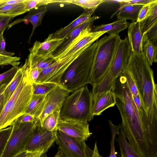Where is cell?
I'll list each match as a JSON object with an SVG mask.
<instances>
[{
    "label": "cell",
    "mask_w": 157,
    "mask_h": 157,
    "mask_svg": "<svg viewBox=\"0 0 157 157\" xmlns=\"http://www.w3.org/2000/svg\"><path fill=\"white\" fill-rule=\"evenodd\" d=\"M111 90L121 117V128L128 143L141 157H157V136L143 121L122 73L116 79Z\"/></svg>",
    "instance_id": "obj_1"
},
{
    "label": "cell",
    "mask_w": 157,
    "mask_h": 157,
    "mask_svg": "<svg viewBox=\"0 0 157 157\" xmlns=\"http://www.w3.org/2000/svg\"><path fill=\"white\" fill-rule=\"evenodd\" d=\"M124 70L135 82L149 122L157 129V85L144 53L132 52Z\"/></svg>",
    "instance_id": "obj_2"
},
{
    "label": "cell",
    "mask_w": 157,
    "mask_h": 157,
    "mask_svg": "<svg viewBox=\"0 0 157 157\" xmlns=\"http://www.w3.org/2000/svg\"><path fill=\"white\" fill-rule=\"evenodd\" d=\"M22 76L15 90L4 105L0 115V130L12 124L24 114L33 95L32 82L27 59Z\"/></svg>",
    "instance_id": "obj_3"
},
{
    "label": "cell",
    "mask_w": 157,
    "mask_h": 157,
    "mask_svg": "<svg viewBox=\"0 0 157 157\" xmlns=\"http://www.w3.org/2000/svg\"><path fill=\"white\" fill-rule=\"evenodd\" d=\"M96 41L86 49L70 65L61 78L59 86L73 92L90 84Z\"/></svg>",
    "instance_id": "obj_4"
},
{
    "label": "cell",
    "mask_w": 157,
    "mask_h": 157,
    "mask_svg": "<svg viewBox=\"0 0 157 157\" xmlns=\"http://www.w3.org/2000/svg\"><path fill=\"white\" fill-rule=\"evenodd\" d=\"M91 92L85 86L72 92L65 99L60 112V118L88 122L93 119Z\"/></svg>",
    "instance_id": "obj_5"
},
{
    "label": "cell",
    "mask_w": 157,
    "mask_h": 157,
    "mask_svg": "<svg viewBox=\"0 0 157 157\" xmlns=\"http://www.w3.org/2000/svg\"><path fill=\"white\" fill-rule=\"evenodd\" d=\"M121 40L118 35H105L96 41L90 84L99 83L107 73Z\"/></svg>",
    "instance_id": "obj_6"
},
{
    "label": "cell",
    "mask_w": 157,
    "mask_h": 157,
    "mask_svg": "<svg viewBox=\"0 0 157 157\" xmlns=\"http://www.w3.org/2000/svg\"><path fill=\"white\" fill-rule=\"evenodd\" d=\"M132 52L128 38L121 39L107 73L99 83L93 87L92 99L101 93L112 90L116 79L124 71Z\"/></svg>",
    "instance_id": "obj_7"
},
{
    "label": "cell",
    "mask_w": 157,
    "mask_h": 157,
    "mask_svg": "<svg viewBox=\"0 0 157 157\" xmlns=\"http://www.w3.org/2000/svg\"><path fill=\"white\" fill-rule=\"evenodd\" d=\"M38 118L28 122L14 121L13 128L1 157H14L23 151L26 144L37 124Z\"/></svg>",
    "instance_id": "obj_8"
},
{
    "label": "cell",
    "mask_w": 157,
    "mask_h": 157,
    "mask_svg": "<svg viewBox=\"0 0 157 157\" xmlns=\"http://www.w3.org/2000/svg\"><path fill=\"white\" fill-rule=\"evenodd\" d=\"M91 44L84 47L71 55L57 59L54 63L42 70L36 83H50L59 85L62 77L70 65Z\"/></svg>",
    "instance_id": "obj_9"
},
{
    "label": "cell",
    "mask_w": 157,
    "mask_h": 157,
    "mask_svg": "<svg viewBox=\"0 0 157 157\" xmlns=\"http://www.w3.org/2000/svg\"><path fill=\"white\" fill-rule=\"evenodd\" d=\"M56 142L58 151L64 157H91L93 153L85 141L69 136L58 130Z\"/></svg>",
    "instance_id": "obj_10"
},
{
    "label": "cell",
    "mask_w": 157,
    "mask_h": 157,
    "mask_svg": "<svg viewBox=\"0 0 157 157\" xmlns=\"http://www.w3.org/2000/svg\"><path fill=\"white\" fill-rule=\"evenodd\" d=\"M57 129L49 131L42 127L38 120L23 151L33 152L44 149L46 153L56 141Z\"/></svg>",
    "instance_id": "obj_11"
},
{
    "label": "cell",
    "mask_w": 157,
    "mask_h": 157,
    "mask_svg": "<svg viewBox=\"0 0 157 157\" xmlns=\"http://www.w3.org/2000/svg\"><path fill=\"white\" fill-rule=\"evenodd\" d=\"M69 93L68 90L57 85L46 95L44 107L38 118L42 127L44 119L48 115L56 110H61L64 101Z\"/></svg>",
    "instance_id": "obj_12"
},
{
    "label": "cell",
    "mask_w": 157,
    "mask_h": 157,
    "mask_svg": "<svg viewBox=\"0 0 157 157\" xmlns=\"http://www.w3.org/2000/svg\"><path fill=\"white\" fill-rule=\"evenodd\" d=\"M91 26L81 31L78 36L60 54L55 57L56 60L63 58L73 54L84 47L93 44L106 31L91 32Z\"/></svg>",
    "instance_id": "obj_13"
},
{
    "label": "cell",
    "mask_w": 157,
    "mask_h": 157,
    "mask_svg": "<svg viewBox=\"0 0 157 157\" xmlns=\"http://www.w3.org/2000/svg\"><path fill=\"white\" fill-rule=\"evenodd\" d=\"M57 129L69 136L82 140H87L92 134L88 122L60 118Z\"/></svg>",
    "instance_id": "obj_14"
},
{
    "label": "cell",
    "mask_w": 157,
    "mask_h": 157,
    "mask_svg": "<svg viewBox=\"0 0 157 157\" xmlns=\"http://www.w3.org/2000/svg\"><path fill=\"white\" fill-rule=\"evenodd\" d=\"M52 35V33L49 34L42 42L36 41L33 47L29 49L30 53L44 56L52 55L65 39L53 38Z\"/></svg>",
    "instance_id": "obj_15"
},
{
    "label": "cell",
    "mask_w": 157,
    "mask_h": 157,
    "mask_svg": "<svg viewBox=\"0 0 157 157\" xmlns=\"http://www.w3.org/2000/svg\"><path fill=\"white\" fill-rule=\"evenodd\" d=\"M92 113L94 116H99L105 110L116 105V98L112 90L101 93L93 99Z\"/></svg>",
    "instance_id": "obj_16"
},
{
    "label": "cell",
    "mask_w": 157,
    "mask_h": 157,
    "mask_svg": "<svg viewBox=\"0 0 157 157\" xmlns=\"http://www.w3.org/2000/svg\"><path fill=\"white\" fill-rule=\"evenodd\" d=\"M48 11L47 7L42 6L31 9L28 11L27 15L23 18L18 19L9 25L8 29L12 26L22 21H27L30 22L33 25V30L28 42L30 43L31 38L36 29L40 25L43 18Z\"/></svg>",
    "instance_id": "obj_17"
},
{
    "label": "cell",
    "mask_w": 157,
    "mask_h": 157,
    "mask_svg": "<svg viewBox=\"0 0 157 157\" xmlns=\"http://www.w3.org/2000/svg\"><path fill=\"white\" fill-rule=\"evenodd\" d=\"M128 36L132 52L143 53V35L139 22H132L130 23L128 27Z\"/></svg>",
    "instance_id": "obj_18"
},
{
    "label": "cell",
    "mask_w": 157,
    "mask_h": 157,
    "mask_svg": "<svg viewBox=\"0 0 157 157\" xmlns=\"http://www.w3.org/2000/svg\"><path fill=\"white\" fill-rule=\"evenodd\" d=\"M95 10H85L81 15L70 24L52 33L53 38L62 39L65 38L75 28L89 20Z\"/></svg>",
    "instance_id": "obj_19"
},
{
    "label": "cell",
    "mask_w": 157,
    "mask_h": 157,
    "mask_svg": "<svg viewBox=\"0 0 157 157\" xmlns=\"http://www.w3.org/2000/svg\"><path fill=\"white\" fill-rule=\"evenodd\" d=\"M100 17L94 16L88 21L77 27L71 32L65 38L62 44L57 48L53 55L56 57L62 53L83 30L91 26L94 22L100 18Z\"/></svg>",
    "instance_id": "obj_20"
},
{
    "label": "cell",
    "mask_w": 157,
    "mask_h": 157,
    "mask_svg": "<svg viewBox=\"0 0 157 157\" xmlns=\"http://www.w3.org/2000/svg\"><path fill=\"white\" fill-rule=\"evenodd\" d=\"M130 23L126 20L120 19L112 23L94 26L91 32L106 31L109 35H118L121 31L128 28Z\"/></svg>",
    "instance_id": "obj_21"
},
{
    "label": "cell",
    "mask_w": 157,
    "mask_h": 157,
    "mask_svg": "<svg viewBox=\"0 0 157 157\" xmlns=\"http://www.w3.org/2000/svg\"><path fill=\"white\" fill-rule=\"evenodd\" d=\"M27 59L30 68H37L42 70L49 67L57 60L53 55L44 56L33 53H30Z\"/></svg>",
    "instance_id": "obj_22"
},
{
    "label": "cell",
    "mask_w": 157,
    "mask_h": 157,
    "mask_svg": "<svg viewBox=\"0 0 157 157\" xmlns=\"http://www.w3.org/2000/svg\"><path fill=\"white\" fill-rule=\"evenodd\" d=\"M144 5H120L118 9L117 18L118 20L129 19L136 21L139 13Z\"/></svg>",
    "instance_id": "obj_23"
},
{
    "label": "cell",
    "mask_w": 157,
    "mask_h": 157,
    "mask_svg": "<svg viewBox=\"0 0 157 157\" xmlns=\"http://www.w3.org/2000/svg\"><path fill=\"white\" fill-rule=\"evenodd\" d=\"M140 23L143 36L154 27L157 26V0H154L152 2L148 14Z\"/></svg>",
    "instance_id": "obj_24"
},
{
    "label": "cell",
    "mask_w": 157,
    "mask_h": 157,
    "mask_svg": "<svg viewBox=\"0 0 157 157\" xmlns=\"http://www.w3.org/2000/svg\"><path fill=\"white\" fill-rule=\"evenodd\" d=\"M46 95L33 94L25 113L38 118L44 107Z\"/></svg>",
    "instance_id": "obj_25"
},
{
    "label": "cell",
    "mask_w": 157,
    "mask_h": 157,
    "mask_svg": "<svg viewBox=\"0 0 157 157\" xmlns=\"http://www.w3.org/2000/svg\"><path fill=\"white\" fill-rule=\"evenodd\" d=\"M116 140L119 146L121 157H141L131 146L121 128Z\"/></svg>",
    "instance_id": "obj_26"
},
{
    "label": "cell",
    "mask_w": 157,
    "mask_h": 157,
    "mask_svg": "<svg viewBox=\"0 0 157 157\" xmlns=\"http://www.w3.org/2000/svg\"><path fill=\"white\" fill-rule=\"evenodd\" d=\"M24 64L19 67L16 74L11 82L8 84L4 91V104L5 105L12 96L19 84L22 75Z\"/></svg>",
    "instance_id": "obj_27"
},
{
    "label": "cell",
    "mask_w": 157,
    "mask_h": 157,
    "mask_svg": "<svg viewBox=\"0 0 157 157\" xmlns=\"http://www.w3.org/2000/svg\"><path fill=\"white\" fill-rule=\"evenodd\" d=\"M23 2L0 7V16L16 17L26 12Z\"/></svg>",
    "instance_id": "obj_28"
},
{
    "label": "cell",
    "mask_w": 157,
    "mask_h": 157,
    "mask_svg": "<svg viewBox=\"0 0 157 157\" xmlns=\"http://www.w3.org/2000/svg\"><path fill=\"white\" fill-rule=\"evenodd\" d=\"M143 53L150 66L157 61V45L147 39L143 40Z\"/></svg>",
    "instance_id": "obj_29"
},
{
    "label": "cell",
    "mask_w": 157,
    "mask_h": 157,
    "mask_svg": "<svg viewBox=\"0 0 157 157\" xmlns=\"http://www.w3.org/2000/svg\"><path fill=\"white\" fill-rule=\"evenodd\" d=\"M63 3L73 4L79 6L85 10L96 9L98 6L105 1L104 0H63Z\"/></svg>",
    "instance_id": "obj_30"
},
{
    "label": "cell",
    "mask_w": 157,
    "mask_h": 157,
    "mask_svg": "<svg viewBox=\"0 0 157 157\" xmlns=\"http://www.w3.org/2000/svg\"><path fill=\"white\" fill-rule=\"evenodd\" d=\"M60 110H56L48 115L44 119L42 127L49 131L57 129V124L60 118Z\"/></svg>",
    "instance_id": "obj_31"
},
{
    "label": "cell",
    "mask_w": 157,
    "mask_h": 157,
    "mask_svg": "<svg viewBox=\"0 0 157 157\" xmlns=\"http://www.w3.org/2000/svg\"><path fill=\"white\" fill-rule=\"evenodd\" d=\"M33 94L36 95H46L56 85L50 83H38L32 82Z\"/></svg>",
    "instance_id": "obj_32"
},
{
    "label": "cell",
    "mask_w": 157,
    "mask_h": 157,
    "mask_svg": "<svg viewBox=\"0 0 157 157\" xmlns=\"http://www.w3.org/2000/svg\"><path fill=\"white\" fill-rule=\"evenodd\" d=\"M108 121L111 133V138L110 143L111 146L110 152L108 157H118L117 155V153L115 151L114 143L116 136L117 135H118L119 133L121 127V124L118 125H116L113 124L111 121L108 120ZM101 157H104L101 155ZM119 157H121L119 156Z\"/></svg>",
    "instance_id": "obj_33"
},
{
    "label": "cell",
    "mask_w": 157,
    "mask_h": 157,
    "mask_svg": "<svg viewBox=\"0 0 157 157\" xmlns=\"http://www.w3.org/2000/svg\"><path fill=\"white\" fill-rule=\"evenodd\" d=\"M12 128L11 125L7 128L0 130V157L4 151Z\"/></svg>",
    "instance_id": "obj_34"
},
{
    "label": "cell",
    "mask_w": 157,
    "mask_h": 157,
    "mask_svg": "<svg viewBox=\"0 0 157 157\" xmlns=\"http://www.w3.org/2000/svg\"><path fill=\"white\" fill-rule=\"evenodd\" d=\"M19 67L14 66L8 71L0 74V85L9 84L16 74Z\"/></svg>",
    "instance_id": "obj_35"
},
{
    "label": "cell",
    "mask_w": 157,
    "mask_h": 157,
    "mask_svg": "<svg viewBox=\"0 0 157 157\" xmlns=\"http://www.w3.org/2000/svg\"><path fill=\"white\" fill-rule=\"evenodd\" d=\"M20 58L5 56L0 54V66L11 65L13 66H18L20 63L19 62Z\"/></svg>",
    "instance_id": "obj_36"
},
{
    "label": "cell",
    "mask_w": 157,
    "mask_h": 157,
    "mask_svg": "<svg viewBox=\"0 0 157 157\" xmlns=\"http://www.w3.org/2000/svg\"><path fill=\"white\" fill-rule=\"evenodd\" d=\"M15 17L0 16V41L3 37V33L8 27L9 23Z\"/></svg>",
    "instance_id": "obj_37"
},
{
    "label": "cell",
    "mask_w": 157,
    "mask_h": 157,
    "mask_svg": "<svg viewBox=\"0 0 157 157\" xmlns=\"http://www.w3.org/2000/svg\"><path fill=\"white\" fill-rule=\"evenodd\" d=\"M154 0L143 6L140 11L136 21L140 22L146 17L149 13L152 2Z\"/></svg>",
    "instance_id": "obj_38"
},
{
    "label": "cell",
    "mask_w": 157,
    "mask_h": 157,
    "mask_svg": "<svg viewBox=\"0 0 157 157\" xmlns=\"http://www.w3.org/2000/svg\"><path fill=\"white\" fill-rule=\"evenodd\" d=\"M153 0H124L114 1L119 3L120 5L134 4L144 5L151 2Z\"/></svg>",
    "instance_id": "obj_39"
},
{
    "label": "cell",
    "mask_w": 157,
    "mask_h": 157,
    "mask_svg": "<svg viewBox=\"0 0 157 157\" xmlns=\"http://www.w3.org/2000/svg\"><path fill=\"white\" fill-rule=\"evenodd\" d=\"M36 118H37L33 115L25 113L19 117L15 121L19 123L33 121Z\"/></svg>",
    "instance_id": "obj_40"
},
{
    "label": "cell",
    "mask_w": 157,
    "mask_h": 157,
    "mask_svg": "<svg viewBox=\"0 0 157 157\" xmlns=\"http://www.w3.org/2000/svg\"><path fill=\"white\" fill-rule=\"evenodd\" d=\"M29 69L30 76L31 81L32 82H36L42 70L37 68L32 69L29 68Z\"/></svg>",
    "instance_id": "obj_41"
},
{
    "label": "cell",
    "mask_w": 157,
    "mask_h": 157,
    "mask_svg": "<svg viewBox=\"0 0 157 157\" xmlns=\"http://www.w3.org/2000/svg\"><path fill=\"white\" fill-rule=\"evenodd\" d=\"M6 43L3 37L0 41V54L5 56H12L15 54L12 52H8L5 49Z\"/></svg>",
    "instance_id": "obj_42"
},
{
    "label": "cell",
    "mask_w": 157,
    "mask_h": 157,
    "mask_svg": "<svg viewBox=\"0 0 157 157\" xmlns=\"http://www.w3.org/2000/svg\"><path fill=\"white\" fill-rule=\"evenodd\" d=\"M8 84H5L0 86V115L4 106V91Z\"/></svg>",
    "instance_id": "obj_43"
},
{
    "label": "cell",
    "mask_w": 157,
    "mask_h": 157,
    "mask_svg": "<svg viewBox=\"0 0 157 157\" xmlns=\"http://www.w3.org/2000/svg\"><path fill=\"white\" fill-rule=\"evenodd\" d=\"M24 0H0V7L9 5H12L23 2Z\"/></svg>",
    "instance_id": "obj_44"
},
{
    "label": "cell",
    "mask_w": 157,
    "mask_h": 157,
    "mask_svg": "<svg viewBox=\"0 0 157 157\" xmlns=\"http://www.w3.org/2000/svg\"><path fill=\"white\" fill-rule=\"evenodd\" d=\"M101 155L99 154V151L97 145V142L95 143L93 153L91 157H101ZM54 157H64L63 156L59 151L55 155Z\"/></svg>",
    "instance_id": "obj_45"
},
{
    "label": "cell",
    "mask_w": 157,
    "mask_h": 157,
    "mask_svg": "<svg viewBox=\"0 0 157 157\" xmlns=\"http://www.w3.org/2000/svg\"><path fill=\"white\" fill-rule=\"evenodd\" d=\"M45 153L44 149H41L36 151L27 153L25 157H41Z\"/></svg>",
    "instance_id": "obj_46"
},
{
    "label": "cell",
    "mask_w": 157,
    "mask_h": 157,
    "mask_svg": "<svg viewBox=\"0 0 157 157\" xmlns=\"http://www.w3.org/2000/svg\"><path fill=\"white\" fill-rule=\"evenodd\" d=\"M27 153L26 152L23 151L19 153L14 157H25Z\"/></svg>",
    "instance_id": "obj_47"
},
{
    "label": "cell",
    "mask_w": 157,
    "mask_h": 157,
    "mask_svg": "<svg viewBox=\"0 0 157 157\" xmlns=\"http://www.w3.org/2000/svg\"><path fill=\"white\" fill-rule=\"evenodd\" d=\"M44 154L43 155V156L44 157H47V156L46 155V154Z\"/></svg>",
    "instance_id": "obj_48"
},
{
    "label": "cell",
    "mask_w": 157,
    "mask_h": 157,
    "mask_svg": "<svg viewBox=\"0 0 157 157\" xmlns=\"http://www.w3.org/2000/svg\"></svg>",
    "instance_id": "obj_49"
},
{
    "label": "cell",
    "mask_w": 157,
    "mask_h": 157,
    "mask_svg": "<svg viewBox=\"0 0 157 157\" xmlns=\"http://www.w3.org/2000/svg\"></svg>",
    "instance_id": "obj_50"
}]
</instances>
